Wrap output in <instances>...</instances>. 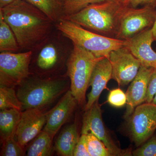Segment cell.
<instances>
[{"label":"cell","mask_w":156,"mask_h":156,"mask_svg":"<svg viewBox=\"0 0 156 156\" xmlns=\"http://www.w3.org/2000/svg\"><path fill=\"white\" fill-rule=\"evenodd\" d=\"M0 13L15 35L20 49L37 50L50 38L55 23L24 0H15L0 9Z\"/></svg>","instance_id":"6da1fadb"},{"label":"cell","mask_w":156,"mask_h":156,"mask_svg":"<svg viewBox=\"0 0 156 156\" xmlns=\"http://www.w3.org/2000/svg\"><path fill=\"white\" fill-rule=\"evenodd\" d=\"M126 5L118 0H108L89 5L80 12L63 18L96 33L115 38L119 20Z\"/></svg>","instance_id":"7a4b0ae2"},{"label":"cell","mask_w":156,"mask_h":156,"mask_svg":"<svg viewBox=\"0 0 156 156\" xmlns=\"http://www.w3.org/2000/svg\"><path fill=\"white\" fill-rule=\"evenodd\" d=\"M55 27L73 44L84 48L98 57L108 58L112 51L127 45V40L105 36L64 18L56 23Z\"/></svg>","instance_id":"3957f363"},{"label":"cell","mask_w":156,"mask_h":156,"mask_svg":"<svg viewBox=\"0 0 156 156\" xmlns=\"http://www.w3.org/2000/svg\"><path fill=\"white\" fill-rule=\"evenodd\" d=\"M102 57H98L90 51L73 44L68 58L67 73L70 80V91L78 103L83 105L86 94L95 65Z\"/></svg>","instance_id":"277c9868"},{"label":"cell","mask_w":156,"mask_h":156,"mask_svg":"<svg viewBox=\"0 0 156 156\" xmlns=\"http://www.w3.org/2000/svg\"><path fill=\"white\" fill-rule=\"evenodd\" d=\"M17 93L22 109L41 108L49 104L64 92L66 87L62 80L34 79L20 84Z\"/></svg>","instance_id":"5b68a950"},{"label":"cell","mask_w":156,"mask_h":156,"mask_svg":"<svg viewBox=\"0 0 156 156\" xmlns=\"http://www.w3.org/2000/svg\"><path fill=\"white\" fill-rule=\"evenodd\" d=\"M155 8L150 5L141 8H133L126 4L119 20L115 38L128 40L151 28L156 18Z\"/></svg>","instance_id":"8992f818"},{"label":"cell","mask_w":156,"mask_h":156,"mask_svg":"<svg viewBox=\"0 0 156 156\" xmlns=\"http://www.w3.org/2000/svg\"><path fill=\"white\" fill-rule=\"evenodd\" d=\"M33 53L32 51L20 53L1 52V85L12 87L20 85L30 75V64Z\"/></svg>","instance_id":"52a82bcc"},{"label":"cell","mask_w":156,"mask_h":156,"mask_svg":"<svg viewBox=\"0 0 156 156\" xmlns=\"http://www.w3.org/2000/svg\"><path fill=\"white\" fill-rule=\"evenodd\" d=\"M128 119V126L133 141L140 146L149 139L156 130V105L141 104Z\"/></svg>","instance_id":"ba28073f"},{"label":"cell","mask_w":156,"mask_h":156,"mask_svg":"<svg viewBox=\"0 0 156 156\" xmlns=\"http://www.w3.org/2000/svg\"><path fill=\"white\" fill-rule=\"evenodd\" d=\"M108 58L112 66V79L122 87L133 80L141 66L126 46L112 51Z\"/></svg>","instance_id":"9c48e42d"},{"label":"cell","mask_w":156,"mask_h":156,"mask_svg":"<svg viewBox=\"0 0 156 156\" xmlns=\"http://www.w3.org/2000/svg\"><path fill=\"white\" fill-rule=\"evenodd\" d=\"M89 133H92L100 140L112 156L131 155L130 151L120 148L115 144L109 135L104 125L98 100L95 101L91 108L86 111L84 115L81 134Z\"/></svg>","instance_id":"30bf717a"},{"label":"cell","mask_w":156,"mask_h":156,"mask_svg":"<svg viewBox=\"0 0 156 156\" xmlns=\"http://www.w3.org/2000/svg\"><path fill=\"white\" fill-rule=\"evenodd\" d=\"M47 122V113L40 108L25 110L21 113L16 131V138L23 147L40 133Z\"/></svg>","instance_id":"8fae6325"},{"label":"cell","mask_w":156,"mask_h":156,"mask_svg":"<svg viewBox=\"0 0 156 156\" xmlns=\"http://www.w3.org/2000/svg\"><path fill=\"white\" fill-rule=\"evenodd\" d=\"M127 41L126 47L139 60L141 66L156 69V52L152 47L154 40L151 28L144 30Z\"/></svg>","instance_id":"7c38bea8"},{"label":"cell","mask_w":156,"mask_h":156,"mask_svg":"<svg viewBox=\"0 0 156 156\" xmlns=\"http://www.w3.org/2000/svg\"><path fill=\"white\" fill-rule=\"evenodd\" d=\"M76 99L70 90L66 92L61 100L47 113V122L44 130L53 138L74 110Z\"/></svg>","instance_id":"4fadbf2b"},{"label":"cell","mask_w":156,"mask_h":156,"mask_svg":"<svg viewBox=\"0 0 156 156\" xmlns=\"http://www.w3.org/2000/svg\"><path fill=\"white\" fill-rule=\"evenodd\" d=\"M154 69L141 66L137 75L131 82L126 93L127 107L125 118L128 119L136 106L145 102L149 81Z\"/></svg>","instance_id":"5bb4252c"},{"label":"cell","mask_w":156,"mask_h":156,"mask_svg":"<svg viewBox=\"0 0 156 156\" xmlns=\"http://www.w3.org/2000/svg\"><path fill=\"white\" fill-rule=\"evenodd\" d=\"M112 79V67L108 58L102 57L95 65L89 83L92 87L91 92L87 95L88 101L85 110L89 109L95 101L98 100L101 94L107 88L108 81Z\"/></svg>","instance_id":"9a60e30c"},{"label":"cell","mask_w":156,"mask_h":156,"mask_svg":"<svg viewBox=\"0 0 156 156\" xmlns=\"http://www.w3.org/2000/svg\"><path fill=\"white\" fill-rule=\"evenodd\" d=\"M50 37L37 50H39L37 59V66L43 70H50L55 67L64 50L59 44L51 41Z\"/></svg>","instance_id":"2e32d148"},{"label":"cell","mask_w":156,"mask_h":156,"mask_svg":"<svg viewBox=\"0 0 156 156\" xmlns=\"http://www.w3.org/2000/svg\"><path fill=\"white\" fill-rule=\"evenodd\" d=\"M79 138L76 123L74 122L66 127L62 131L56 140L55 149L62 156H73Z\"/></svg>","instance_id":"e0dca14e"},{"label":"cell","mask_w":156,"mask_h":156,"mask_svg":"<svg viewBox=\"0 0 156 156\" xmlns=\"http://www.w3.org/2000/svg\"><path fill=\"white\" fill-rule=\"evenodd\" d=\"M21 113L20 110L17 109L1 110L0 132L3 141L11 136H15Z\"/></svg>","instance_id":"ac0fdd59"},{"label":"cell","mask_w":156,"mask_h":156,"mask_svg":"<svg viewBox=\"0 0 156 156\" xmlns=\"http://www.w3.org/2000/svg\"><path fill=\"white\" fill-rule=\"evenodd\" d=\"M41 10L56 24L64 18V0H24Z\"/></svg>","instance_id":"d6986e66"},{"label":"cell","mask_w":156,"mask_h":156,"mask_svg":"<svg viewBox=\"0 0 156 156\" xmlns=\"http://www.w3.org/2000/svg\"><path fill=\"white\" fill-rule=\"evenodd\" d=\"M20 49L14 32L0 13V51L14 52Z\"/></svg>","instance_id":"ffe728a7"},{"label":"cell","mask_w":156,"mask_h":156,"mask_svg":"<svg viewBox=\"0 0 156 156\" xmlns=\"http://www.w3.org/2000/svg\"><path fill=\"white\" fill-rule=\"evenodd\" d=\"M53 138L43 130L35 138L27 150L28 156H50L52 152Z\"/></svg>","instance_id":"44dd1931"},{"label":"cell","mask_w":156,"mask_h":156,"mask_svg":"<svg viewBox=\"0 0 156 156\" xmlns=\"http://www.w3.org/2000/svg\"><path fill=\"white\" fill-rule=\"evenodd\" d=\"M15 108L21 110L22 104L17 93L12 87L1 85L0 87V109Z\"/></svg>","instance_id":"7402d4cb"},{"label":"cell","mask_w":156,"mask_h":156,"mask_svg":"<svg viewBox=\"0 0 156 156\" xmlns=\"http://www.w3.org/2000/svg\"><path fill=\"white\" fill-rule=\"evenodd\" d=\"M87 135V147L91 156H112L105 144L92 133Z\"/></svg>","instance_id":"603a6c76"},{"label":"cell","mask_w":156,"mask_h":156,"mask_svg":"<svg viewBox=\"0 0 156 156\" xmlns=\"http://www.w3.org/2000/svg\"><path fill=\"white\" fill-rule=\"evenodd\" d=\"M106 1L108 0H64V17L76 14L89 5Z\"/></svg>","instance_id":"cb8c5ba5"},{"label":"cell","mask_w":156,"mask_h":156,"mask_svg":"<svg viewBox=\"0 0 156 156\" xmlns=\"http://www.w3.org/2000/svg\"><path fill=\"white\" fill-rule=\"evenodd\" d=\"M15 136H12L3 141L1 156H19L23 155V147L20 145Z\"/></svg>","instance_id":"d4e9b609"},{"label":"cell","mask_w":156,"mask_h":156,"mask_svg":"<svg viewBox=\"0 0 156 156\" xmlns=\"http://www.w3.org/2000/svg\"><path fill=\"white\" fill-rule=\"evenodd\" d=\"M108 102L111 106L115 108L125 106L127 103L126 94L119 88L113 89L109 93Z\"/></svg>","instance_id":"484cf974"},{"label":"cell","mask_w":156,"mask_h":156,"mask_svg":"<svg viewBox=\"0 0 156 156\" xmlns=\"http://www.w3.org/2000/svg\"><path fill=\"white\" fill-rule=\"evenodd\" d=\"M136 156H156V136H153L140 147L132 152Z\"/></svg>","instance_id":"4316f807"},{"label":"cell","mask_w":156,"mask_h":156,"mask_svg":"<svg viewBox=\"0 0 156 156\" xmlns=\"http://www.w3.org/2000/svg\"><path fill=\"white\" fill-rule=\"evenodd\" d=\"M73 156H91L87 149L86 134H81L75 147Z\"/></svg>","instance_id":"83f0119b"},{"label":"cell","mask_w":156,"mask_h":156,"mask_svg":"<svg viewBox=\"0 0 156 156\" xmlns=\"http://www.w3.org/2000/svg\"><path fill=\"white\" fill-rule=\"evenodd\" d=\"M156 93V69H154L151 75L148 86L147 93L146 97L145 102L151 103L154 96Z\"/></svg>","instance_id":"f1b7e54d"},{"label":"cell","mask_w":156,"mask_h":156,"mask_svg":"<svg viewBox=\"0 0 156 156\" xmlns=\"http://www.w3.org/2000/svg\"><path fill=\"white\" fill-rule=\"evenodd\" d=\"M125 3L133 8H137L139 6L147 5L156 7V0H127Z\"/></svg>","instance_id":"f546056e"},{"label":"cell","mask_w":156,"mask_h":156,"mask_svg":"<svg viewBox=\"0 0 156 156\" xmlns=\"http://www.w3.org/2000/svg\"><path fill=\"white\" fill-rule=\"evenodd\" d=\"M15 1V0H0V9L9 5Z\"/></svg>","instance_id":"4dcf8cb0"},{"label":"cell","mask_w":156,"mask_h":156,"mask_svg":"<svg viewBox=\"0 0 156 156\" xmlns=\"http://www.w3.org/2000/svg\"><path fill=\"white\" fill-rule=\"evenodd\" d=\"M151 30L154 41L156 42V18L155 22L154 23V25L151 27Z\"/></svg>","instance_id":"1f68e13d"},{"label":"cell","mask_w":156,"mask_h":156,"mask_svg":"<svg viewBox=\"0 0 156 156\" xmlns=\"http://www.w3.org/2000/svg\"><path fill=\"white\" fill-rule=\"evenodd\" d=\"M151 103L154 104L156 105V93L155 95L154 96L153 99Z\"/></svg>","instance_id":"d6a6232c"},{"label":"cell","mask_w":156,"mask_h":156,"mask_svg":"<svg viewBox=\"0 0 156 156\" xmlns=\"http://www.w3.org/2000/svg\"><path fill=\"white\" fill-rule=\"evenodd\" d=\"M118 1H120V2H122L125 3L127 0H118Z\"/></svg>","instance_id":"836d02e7"}]
</instances>
